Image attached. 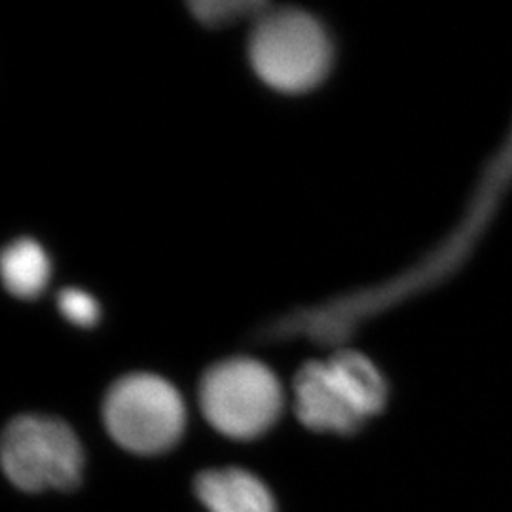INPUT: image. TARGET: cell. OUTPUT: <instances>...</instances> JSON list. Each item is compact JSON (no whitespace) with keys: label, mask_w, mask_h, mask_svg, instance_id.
Segmentation results:
<instances>
[{"label":"cell","mask_w":512,"mask_h":512,"mask_svg":"<svg viewBox=\"0 0 512 512\" xmlns=\"http://www.w3.org/2000/svg\"><path fill=\"white\" fill-rule=\"evenodd\" d=\"M249 57L258 76L281 92H306L329 73V37L304 10L268 8L256 18Z\"/></svg>","instance_id":"cell-1"},{"label":"cell","mask_w":512,"mask_h":512,"mask_svg":"<svg viewBox=\"0 0 512 512\" xmlns=\"http://www.w3.org/2000/svg\"><path fill=\"white\" fill-rule=\"evenodd\" d=\"M2 469L23 492L73 490L80 482L84 452L65 421L23 414L10 421L0 444Z\"/></svg>","instance_id":"cell-2"},{"label":"cell","mask_w":512,"mask_h":512,"mask_svg":"<svg viewBox=\"0 0 512 512\" xmlns=\"http://www.w3.org/2000/svg\"><path fill=\"white\" fill-rule=\"evenodd\" d=\"M103 420L118 446L139 456L162 454L184 431L179 391L154 374H129L114 382L103 403Z\"/></svg>","instance_id":"cell-3"},{"label":"cell","mask_w":512,"mask_h":512,"mask_svg":"<svg viewBox=\"0 0 512 512\" xmlns=\"http://www.w3.org/2000/svg\"><path fill=\"white\" fill-rule=\"evenodd\" d=\"M200 403L205 420L224 437L256 439L279 418L283 391L268 366L239 357L207 370Z\"/></svg>","instance_id":"cell-4"},{"label":"cell","mask_w":512,"mask_h":512,"mask_svg":"<svg viewBox=\"0 0 512 512\" xmlns=\"http://www.w3.org/2000/svg\"><path fill=\"white\" fill-rule=\"evenodd\" d=\"M294 412L317 433L351 435L368 420L348 387L319 361L302 366L294 378Z\"/></svg>","instance_id":"cell-5"},{"label":"cell","mask_w":512,"mask_h":512,"mask_svg":"<svg viewBox=\"0 0 512 512\" xmlns=\"http://www.w3.org/2000/svg\"><path fill=\"white\" fill-rule=\"evenodd\" d=\"M194 490L209 512H277L268 486L245 469L203 471L196 476Z\"/></svg>","instance_id":"cell-6"},{"label":"cell","mask_w":512,"mask_h":512,"mask_svg":"<svg viewBox=\"0 0 512 512\" xmlns=\"http://www.w3.org/2000/svg\"><path fill=\"white\" fill-rule=\"evenodd\" d=\"M50 277V262L33 239H18L2 255V279L6 289L19 298H35Z\"/></svg>","instance_id":"cell-7"},{"label":"cell","mask_w":512,"mask_h":512,"mask_svg":"<svg viewBox=\"0 0 512 512\" xmlns=\"http://www.w3.org/2000/svg\"><path fill=\"white\" fill-rule=\"evenodd\" d=\"M196 18L207 25H226L245 16H262L270 4L256 0H200L190 2Z\"/></svg>","instance_id":"cell-8"},{"label":"cell","mask_w":512,"mask_h":512,"mask_svg":"<svg viewBox=\"0 0 512 512\" xmlns=\"http://www.w3.org/2000/svg\"><path fill=\"white\" fill-rule=\"evenodd\" d=\"M59 310L73 321L74 325L80 327H92L99 319V306L92 296L80 289H65L59 294Z\"/></svg>","instance_id":"cell-9"}]
</instances>
